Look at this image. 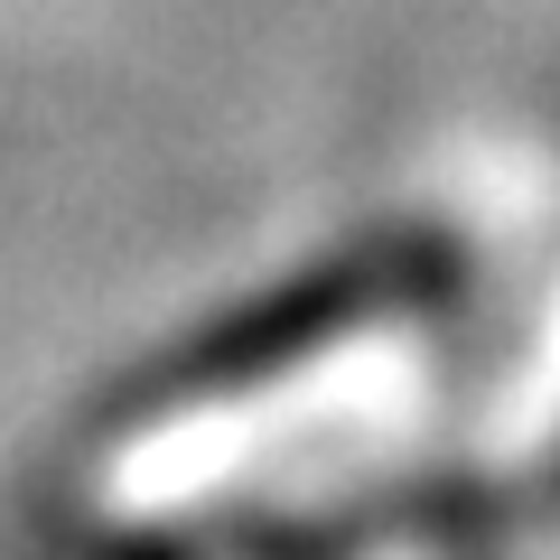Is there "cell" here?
Instances as JSON below:
<instances>
[{
  "instance_id": "1",
  "label": "cell",
  "mask_w": 560,
  "mask_h": 560,
  "mask_svg": "<svg viewBox=\"0 0 560 560\" xmlns=\"http://www.w3.org/2000/svg\"><path fill=\"white\" fill-rule=\"evenodd\" d=\"M393 280H440V253H355V261H337V271H318V280H300V290H271L261 308H243V318H224V327H206L197 346H187L178 364H168V393H224V383H261L271 364H290L300 346H318V337H337L346 318H364V308L393 290Z\"/></svg>"
}]
</instances>
